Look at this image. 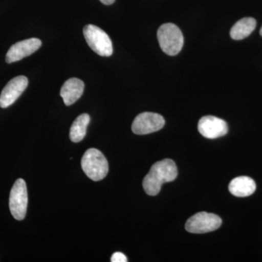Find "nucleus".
Masks as SVG:
<instances>
[{"mask_svg": "<svg viewBox=\"0 0 262 262\" xmlns=\"http://www.w3.org/2000/svg\"><path fill=\"white\" fill-rule=\"evenodd\" d=\"M222 220L219 215L207 212H200L187 220L185 228L193 234H203L213 232L220 228Z\"/></svg>", "mask_w": 262, "mask_h": 262, "instance_id": "nucleus-6", "label": "nucleus"}, {"mask_svg": "<svg viewBox=\"0 0 262 262\" xmlns=\"http://www.w3.org/2000/svg\"><path fill=\"white\" fill-rule=\"evenodd\" d=\"M158 39L162 51L168 56H177L184 46L182 31L175 24H164L158 31Z\"/></svg>", "mask_w": 262, "mask_h": 262, "instance_id": "nucleus-3", "label": "nucleus"}, {"mask_svg": "<svg viewBox=\"0 0 262 262\" xmlns=\"http://www.w3.org/2000/svg\"><path fill=\"white\" fill-rule=\"evenodd\" d=\"M83 34L88 45L95 53L103 57L113 55V42L108 34L102 29L89 24L84 27Z\"/></svg>", "mask_w": 262, "mask_h": 262, "instance_id": "nucleus-4", "label": "nucleus"}, {"mask_svg": "<svg viewBox=\"0 0 262 262\" xmlns=\"http://www.w3.org/2000/svg\"><path fill=\"white\" fill-rule=\"evenodd\" d=\"M256 27V20L254 18L248 17L241 19L231 29V37L234 40L244 39L254 31Z\"/></svg>", "mask_w": 262, "mask_h": 262, "instance_id": "nucleus-13", "label": "nucleus"}, {"mask_svg": "<svg viewBox=\"0 0 262 262\" xmlns=\"http://www.w3.org/2000/svg\"><path fill=\"white\" fill-rule=\"evenodd\" d=\"M28 206V192L27 184L23 179H18L10 191L9 207L11 214L15 220H23L27 214Z\"/></svg>", "mask_w": 262, "mask_h": 262, "instance_id": "nucleus-5", "label": "nucleus"}, {"mask_svg": "<svg viewBox=\"0 0 262 262\" xmlns=\"http://www.w3.org/2000/svg\"><path fill=\"white\" fill-rule=\"evenodd\" d=\"M256 185L253 179L248 177L234 178L229 183V190L231 194L239 198L251 195L256 191Z\"/></svg>", "mask_w": 262, "mask_h": 262, "instance_id": "nucleus-12", "label": "nucleus"}, {"mask_svg": "<svg viewBox=\"0 0 262 262\" xmlns=\"http://www.w3.org/2000/svg\"><path fill=\"white\" fill-rule=\"evenodd\" d=\"M260 34H261V36L262 37V27H261V30H260Z\"/></svg>", "mask_w": 262, "mask_h": 262, "instance_id": "nucleus-17", "label": "nucleus"}, {"mask_svg": "<svg viewBox=\"0 0 262 262\" xmlns=\"http://www.w3.org/2000/svg\"><path fill=\"white\" fill-rule=\"evenodd\" d=\"M81 166L86 176L94 182L102 180L108 171L107 160L101 151L95 148H91L84 152Z\"/></svg>", "mask_w": 262, "mask_h": 262, "instance_id": "nucleus-2", "label": "nucleus"}, {"mask_svg": "<svg viewBox=\"0 0 262 262\" xmlns=\"http://www.w3.org/2000/svg\"><path fill=\"white\" fill-rule=\"evenodd\" d=\"M198 128L202 136L210 139L222 137L228 133V125L225 120L210 115L202 117Z\"/></svg>", "mask_w": 262, "mask_h": 262, "instance_id": "nucleus-9", "label": "nucleus"}, {"mask_svg": "<svg viewBox=\"0 0 262 262\" xmlns=\"http://www.w3.org/2000/svg\"><path fill=\"white\" fill-rule=\"evenodd\" d=\"M165 120L159 114L143 113L136 117L132 124V131L136 135H146L161 130Z\"/></svg>", "mask_w": 262, "mask_h": 262, "instance_id": "nucleus-7", "label": "nucleus"}, {"mask_svg": "<svg viewBox=\"0 0 262 262\" xmlns=\"http://www.w3.org/2000/svg\"><path fill=\"white\" fill-rule=\"evenodd\" d=\"M41 46L42 41L37 38H31L20 41L10 48L9 51L7 53L5 60L8 63L20 61L26 57L31 56L34 52L39 50Z\"/></svg>", "mask_w": 262, "mask_h": 262, "instance_id": "nucleus-10", "label": "nucleus"}, {"mask_svg": "<svg viewBox=\"0 0 262 262\" xmlns=\"http://www.w3.org/2000/svg\"><path fill=\"white\" fill-rule=\"evenodd\" d=\"M178 170L173 160L165 159L157 162L151 166L143 181V187L146 194L155 196L160 192L162 185L177 179Z\"/></svg>", "mask_w": 262, "mask_h": 262, "instance_id": "nucleus-1", "label": "nucleus"}, {"mask_svg": "<svg viewBox=\"0 0 262 262\" xmlns=\"http://www.w3.org/2000/svg\"><path fill=\"white\" fill-rule=\"evenodd\" d=\"M101 3L106 5H110L115 3V0H100Z\"/></svg>", "mask_w": 262, "mask_h": 262, "instance_id": "nucleus-16", "label": "nucleus"}, {"mask_svg": "<svg viewBox=\"0 0 262 262\" xmlns=\"http://www.w3.org/2000/svg\"><path fill=\"white\" fill-rule=\"evenodd\" d=\"M90 121L91 117L88 114H82L76 118L70 128V137L72 142L78 143L84 139Z\"/></svg>", "mask_w": 262, "mask_h": 262, "instance_id": "nucleus-14", "label": "nucleus"}, {"mask_svg": "<svg viewBox=\"0 0 262 262\" xmlns=\"http://www.w3.org/2000/svg\"><path fill=\"white\" fill-rule=\"evenodd\" d=\"M112 262H127V258L125 255L120 252H116L114 253L111 258Z\"/></svg>", "mask_w": 262, "mask_h": 262, "instance_id": "nucleus-15", "label": "nucleus"}, {"mask_svg": "<svg viewBox=\"0 0 262 262\" xmlns=\"http://www.w3.org/2000/svg\"><path fill=\"white\" fill-rule=\"evenodd\" d=\"M25 76H18L8 82L0 95V107L8 108L15 102L28 86Z\"/></svg>", "mask_w": 262, "mask_h": 262, "instance_id": "nucleus-8", "label": "nucleus"}, {"mask_svg": "<svg viewBox=\"0 0 262 262\" xmlns=\"http://www.w3.org/2000/svg\"><path fill=\"white\" fill-rule=\"evenodd\" d=\"M83 81L77 78H71L66 81L61 89V96L67 106L75 103L84 92Z\"/></svg>", "mask_w": 262, "mask_h": 262, "instance_id": "nucleus-11", "label": "nucleus"}]
</instances>
